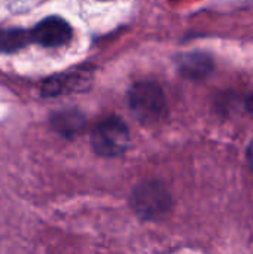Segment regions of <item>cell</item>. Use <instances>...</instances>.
<instances>
[{
	"instance_id": "6da1fadb",
	"label": "cell",
	"mask_w": 253,
	"mask_h": 254,
	"mask_svg": "<svg viewBox=\"0 0 253 254\" xmlns=\"http://www.w3.org/2000/svg\"><path fill=\"white\" fill-rule=\"evenodd\" d=\"M130 144V132L124 121L119 118H106L91 131V146L94 152L103 158H115L122 155Z\"/></svg>"
},
{
	"instance_id": "9c48e42d",
	"label": "cell",
	"mask_w": 253,
	"mask_h": 254,
	"mask_svg": "<svg viewBox=\"0 0 253 254\" xmlns=\"http://www.w3.org/2000/svg\"><path fill=\"white\" fill-rule=\"evenodd\" d=\"M246 109H248V112L253 116V91L248 95V98H246Z\"/></svg>"
},
{
	"instance_id": "277c9868",
	"label": "cell",
	"mask_w": 253,
	"mask_h": 254,
	"mask_svg": "<svg viewBox=\"0 0 253 254\" xmlns=\"http://www.w3.org/2000/svg\"><path fill=\"white\" fill-rule=\"evenodd\" d=\"M31 39L42 46L57 48L66 45L72 39V28L60 16H49L40 21L31 31Z\"/></svg>"
},
{
	"instance_id": "8992f818",
	"label": "cell",
	"mask_w": 253,
	"mask_h": 254,
	"mask_svg": "<svg viewBox=\"0 0 253 254\" xmlns=\"http://www.w3.org/2000/svg\"><path fill=\"white\" fill-rule=\"evenodd\" d=\"M85 121L84 118L76 113V112H67V113H60L58 116L54 118V127L55 129L67 137H73L79 134L84 129Z\"/></svg>"
},
{
	"instance_id": "ba28073f",
	"label": "cell",
	"mask_w": 253,
	"mask_h": 254,
	"mask_svg": "<svg viewBox=\"0 0 253 254\" xmlns=\"http://www.w3.org/2000/svg\"><path fill=\"white\" fill-rule=\"evenodd\" d=\"M246 158H248V162H249V167L253 170V140L252 143L249 144L248 147V152H246Z\"/></svg>"
},
{
	"instance_id": "5b68a950",
	"label": "cell",
	"mask_w": 253,
	"mask_h": 254,
	"mask_svg": "<svg viewBox=\"0 0 253 254\" xmlns=\"http://www.w3.org/2000/svg\"><path fill=\"white\" fill-rule=\"evenodd\" d=\"M177 65L180 73L188 79H203L212 70V61L203 54H185L179 57Z\"/></svg>"
},
{
	"instance_id": "52a82bcc",
	"label": "cell",
	"mask_w": 253,
	"mask_h": 254,
	"mask_svg": "<svg viewBox=\"0 0 253 254\" xmlns=\"http://www.w3.org/2000/svg\"><path fill=\"white\" fill-rule=\"evenodd\" d=\"M30 39H31V36L21 30H10L6 33H1L0 34V49L6 51V52L21 49L22 46H25L28 43Z\"/></svg>"
},
{
	"instance_id": "3957f363",
	"label": "cell",
	"mask_w": 253,
	"mask_h": 254,
	"mask_svg": "<svg viewBox=\"0 0 253 254\" xmlns=\"http://www.w3.org/2000/svg\"><path fill=\"white\" fill-rule=\"evenodd\" d=\"M131 205L142 219H157L170 207V195L160 183H143L134 189L131 195Z\"/></svg>"
},
{
	"instance_id": "7a4b0ae2",
	"label": "cell",
	"mask_w": 253,
	"mask_h": 254,
	"mask_svg": "<svg viewBox=\"0 0 253 254\" xmlns=\"http://www.w3.org/2000/svg\"><path fill=\"white\" fill-rule=\"evenodd\" d=\"M164 107V92L157 83L139 82L130 89V109L140 122L149 124L158 121Z\"/></svg>"
}]
</instances>
